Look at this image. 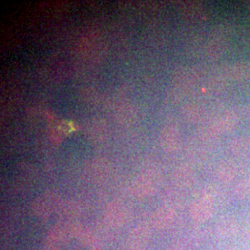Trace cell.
Returning <instances> with one entry per match:
<instances>
[{
    "mask_svg": "<svg viewBox=\"0 0 250 250\" xmlns=\"http://www.w3.org/2000/svg\"><path fill=\"white\" fill-rule=\"evenodd\" d=\"M237 124H238L237 114L232 110H229L220 118V120L215 125V127L219 134H224V133L232 132V130L236 127Z\"/></svg>",
    "mask_w": 250,
    "mask_h": 250,
    "instance_id": "obj_8",
    "label": "cell"
},
{
    "mask_svg": "<svg viewBox=\"0 0 250 250\" xmlns=\"http://www.w3.org/2000/svg\"><path fill=\"white\" fill-rule=\"evenodd\" d=\"M193 176V171L187 166H180L174 173L175 182L181 187L189 186L192 183Z\"/></svg>",
    "mask_w": 250,
    "mask_h": 250,
    "instance_id": "obj_16",
    "label": "cell"
},
{
    "mask_svg": "<svg viewBox=\"0 0 250 250\" xmlns=\"http://www.w3.org/2000/svg\"><path fill=\"white\" fill-rule=\"evenodd\" d=\"M194 80H195V75L192 71L183 70L179 72L174 78V83L176 85L175 88L182 91L188 89L190 85L193 83Z\"/></svg>",
    "mask_w": 250,
    "mask_h": 250,
    "instance_id": "obj_13",
    "label": "cell"
},
{
    "mask_svg": "<svg viewBox=\"0 0 250 250\" xmlns=\"http://www.w3.org/2000/svg\"><path fill=\"white\" fill-rule=\"evenodd\" d=\"M245 117L248 121H250V104L245 107Z\"/></svg>",
    "mask_w": 250,
    "mask_h": 250,
    "instance_id": "obj_22",
    "label": "cell"
},
{
    "mask_svg": "<svg viewBox=\"0 0 250 250\" xmlns=\"http://www.w3.org/2000/svg\"><path fill=\"white\" fill-rule=\"evenodd\" d=\"M86 134L93 142H102L107 135V125L105 120L95 118L86 125Z\"/></svg>",
    "mask_w": 250,
    "mask_h": 250,
    "instance_id": "obj_3",
    "label": "cell"
},
{
    "mask_svg": "<svg viewBox=\"0 0 250 250\" xmlns=\"http://www.w3.org/2000/svg\"><path fill=\"white\" fill-rule=\"evenodd\" d=\"M73 125L70 122L57 121L50 125V136L56 142H62L68 134L73 131Z\"/></svg>",
    "mask_w": 250,
    "mask_h": 250,
    "instance_id": "obj_7",
    "label": "cell"
},
{
    "mask_svg": "<svg viewBox=\"0 0 250 250\" xmlns=\"http://www.w3.org/2000/svg\"><path fill=\"white\" fill-rule=\"evenodd\" d=\"M184 11L187 14V17H189L190 19L198 18L202 13L201 7L196 4H190L189 6H187L184 9Z\"/></svg>",
    "mask_w": 250,
    "mask_h": 250,
    "instance_id": "obj_20",
    "label": "cell"
},
{
    "mask_svg": "<svg viewBox=\"0 0 250 250\" xmlns=\"http://www.w3.org/2000/svg\"><path fill=\"white\" fill-rule=\"evenodd\" d=\"M248 147V142L245 138H237L231 143V148L233 153H242L246 151Z\"/></svg>",
    "mask_w": 250,
    "mask_h": 250,
    "instance_id": "obj_21",
    "label": "cell"
},
{
    "mask_svg": "<svg viewBox=\"0 0 250 250\" xmlns=\"http://www.w3.org/2000/svg\"><path fill=\"white\" fill-rule=\"evenodd\" d=\"M118 121L123 125H131L135 118L134 108L130 106L121 107V109L117 113Z\"/></svg>",
    "mask_w": 250,
    "mask_h": 250,
    "instance_id": "obj_17",
    "label": "cell"
},
{
    "mask_svg": "<svg viewBox=\"0 0 250 250\" xmlns=\"http://www.w3.org/2000/svg\"><path fill=\"white\" fill-rule=\"evenodd\" d=\"M224 40L220 37H217L210 42L209 54L212 58H218L224 52Z\"/></svg>",
    "mask_w": 250,
    "mask_h": 250,
    "instance_id": "obj_19",
    "label": "cell"
},
{
    "mask_svg": "<svg viewBox=\"0 0 250 250\" xmlns=\"http://www.w3.org/2000/svg\"><path fill=\"white\" fill-rule=\"evenodd\" d=\"M219 179L224 183H230L236 176V170L234 166L229 162L222 163L217 170Z\"/></svg>",
    "mask_w": 250,
    "mask_h": 250,
    "instance_id": "obj_15",
    "label": "cell"
},
{
    "mask_svg": "<svg viewBox=\"0 0 250 250\" xmlns=\"http://www.w3.org/2000/svg\"><path fill=\"white\" fill-rule=\"evenodd\" d=\"M175 213L170 208H161L155 215V224L158 228H166L174 220Z\"/></svg>",
    "mask_w": 250,
    "mask_h": 250,
    "instance_id": "obj_14",
    "label": "cell"
},
{
    "mask_svg": "<svg viewBox=\"0 0 250 250\" xmlns=\"http://www.w3.org/2000/svg\"><path fill=\"white\" fill-rule=\"evenodd\" d=\"M181 140V134L178 127L175 125H165L160 134L161 147L166 152L176 151Z\"/></svg>",
    "mask_w": 250,
    "mask_h": 250,
    "instance_id": "obj_2",
    "label": "cell"
},
{
    "mask_svg": "<svg viewBox=\"0 0 250 250\" xmlns=\"http://www.w3.org/2000/svg\"><path fill=\"white\" fill-rule=\"evenodd\" d=\"M229 73L233 80H247L250 76V64L249 62L234 63L231 66Z\"/></svg>",
    "mask_w": 250,
    "mask_h": 250,
    "instance_id": "obj_11",
    "label": "cell"
},
{
    "mask_svg": "<svg viewBox=\"0 0 250 250\" xmlns=\"http://www.w3.org/2000/svg\"><path fill=\"white\" fill-rule=\"evenodd\" d=\"M156 190V185L148 177H141L137 179L133 185V192L137 197H146L154 194Z\"/></svg>",
    "mask_w": 250,
    "mask_h": 250,
    "instance_id": "obj_10",
    "label": "cell"
},
{
    "mask_svg": "<svg viewBox=\"0 0 250 250\" xmlns=\"http://www.w3.org/2000/svg\"><path fill=\"white\" fill-rule=\"evenodd\" d=\"M214 212L212 198L208 196L197 198L190 207V215L197 223H204L211 218Z\"/></svg>",
    "mask_w": 250,
    "mask_h": 250,
    "instance_id": "obj_1",
    "label": "cell"
},
{
    "mask_svg": "<svg viewBox=\"0 0 250 250\" xmlns=\"http://www.w3.org/2000/svg\"><path fill=\"white\" fill-rule=\"evenodd\" d=\"M57 204V197L50 193L40 196L34 203V209L38 214H49Z\"/></svg>",
    "mask_w": 250,
    "mask_h": 250,
    "instance_id": "obj_9",
    "label": "cell"
},
{
    "mask_svg": "<svg viewBox=\"0 0 250 250\" xmlns=\"http://www.w3.org/2000/svg\"><path fill=\"white\" fill-rule=\"evenodd\" d=\"M182 112L185 120L191 124L198 123L202 118L201 107L194 103L187 104L185 107H183Z\"/></svg>",
    "mask_w": 250,
    "mask_h": 250,
    "instance_id": "obj_12",
    "label": "cell"
},
{
    "mask_svg": "<svg viewBox=\"0 0 250 250\" xmlns=\"http://www.w3.org/2000/svg\"><path fill=\"white\" fill-rule=\"evenodd\" d=\"M127 219V209L125 206L119 201H113L107 206L106 210V220L112 225H122Z\"/></svg>",
    "mask_w": 250,
    "mask_h": 250,
    "instance_id": "obj_4",
    "label": "cell"
},
{
    "mask_svg": "<svg viewBox=\"0 0 250 250\" xmlns=\"http://www.w3.org/2000/svg\"><path fill=\"white\" fill-rule=\"evenodd\" d=\"M235 196L238 198H246L250 196V180H242L234 188Z\"/></svg>",
    "mask_w": 250,
    "mask_h": 250,
    "instance_id": "obj_18",
    "label": "cell"
},
{
    "mask_svg": "<svg viewBox=\"0 0 250 250\" xmlns=\"http://www.w3.org/2000/svg\"><path fill=\"white\" fill-rule=\"evenodd\" d=\"M150 238V232L148 228L138 226L134 228L130 234V247L134 250H144Z\"/></svg>",
    "mask_w": 250,
    "mask_h": 250,
    "instance_id": "obj_6",
    "label": "cell"
},
{
    "mask_svg": "<svg viewBox=\"0 0 250 250\" xmlns=\"http://www.w3.org/2000/svg\"><path fill=\"white\" fill-rule=\"evenodd\" d=\"M238 223L236 219L231 215H224L219 219L216 224V231L222 237H230L238 231Z\"/></svg>",
    "mask_w": 250,
    "mask_h": 250,
    "instance_id": "obj_5",
    "label": "cell"
}]
</instances>
